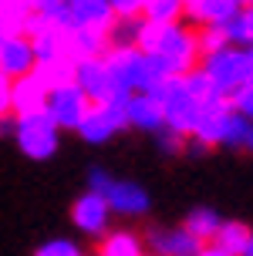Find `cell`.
I'll return each instance as SVG.
<instances>
[{
  "label": "cell",
  "instance_id": "cell-25",
  "mask_svg": "<svg viewBox=\"0 0 253 256\" xmlns=\"http://www.w3.org/2000/svg\"><path fill=\"white\" fill-rule=\"evenodd\" d=\"M155 142H159V152L162 155H182V148H186V135H179V132H172V128H162V132H155Z\"/></svg>",
  "mask_w": 253,
  "mask_h": 256
},
{
  "label": "cell",
  "instance_id": "cell-20",
  "mask_svg": "<svg viewBox=\"0 0 253 256\" xmlns=\"http://www.w3.org/2000/svg\"><path fill=\"white\" fill-rule=\"evenodd\" d=\"M27 17H31L27 0H0V34H24Z\"/></svg>",
  "mask_w": 253,
  "mask_h": 256
},
{
  "label": "cell",
  "instance_id": "cell-17",
  "mask_svg": "<svg viewBox=\"0 0 253 256\" xmlns=\"http://www.w3.org/2000/svg\"><path fill=\"white\" fill-rule=\"evenodd\" d=\"M182 226H186L199 243H213L216 232H219V226H223V216H219L216 209H209V206H199V209H192L189 216H186Z\"/></svg>",
  "mask_w": 253,
  "mask_h": 256
},
{
  "label": "cell",
  "instance_id": "cell-21",
  "mask_svg": "<svg viewBox=\"0 0 253 256\" xmlns=\"http://www.w3.org/2000/svg\"><path fill=\"white\" fill-rule=\"evenodd\" d=\"M246 128L250 122L236 112H229V118L223 122V132H219V145L216 148H243V142H246Z\"/></svg>",
  "mask_w": 253,
  "mask_h": 256
},
{
  "label": "cell",
  "instance_id": "cell-5",
  "mask_svg": "<svg viewBox=\"0 0 253 256\" xmlns=\"http://www.w3.org/2000/svg\"><path fill=\"white\" fill-rule=\"evenodd\" d=\"M125 102H128V94H118V98H108V102H101V104H91L85 122L78 125L81 142H88V145H105V142H112L118 132H125L128 128Z\"/></svg>",
  "mask_w": 253,
  "mask_h": 256
},
{
  "label": "cell",
  "instance_id": "cell-1",
  "mask_svg": "<svg viewBox=\"0 0 253 256\" xmlns=\"http://www.w3.org/2000/svg\"><path fill=\"white\" fill-rule=\"evenodd\" d=\"M88 192H95V196H101L108 202L112 216L139 219L152 209V196L145 186H139V182H132V179H115L112 172H105L101 166H91Z\"/></svg>",
  "mask_w": 253,
  "mask_h": 256
},
{
  "label": "cell",
  "instance_id": "cell-12",
  "mask_svg": "<svg viewBox=\"0 0 253 256\" xmlns=\"http://www.w3.org/2000/svg\"><path fill=\"white\" fill-rule=\"evenodd\" d=\"M115 20L108 0H71L68 4V30L91 27V30H108Z\"/></svg>",
  "mask_w": 253,
  "mask_h": 256
},
{
  "label": "cell",
  "instance_id": "cell-35",
  "mask_svg": "<svg viewBox=\"0 0 253 256\" xmlns=\"http://www.w3.org/2000/svg\"><path fill=\"white\" fill-rule=\"evenodd\" d=\"M189 4H196V0H182V7H189Z\"/></svg>",
  "mask_w": 253,
  "mask_h": 256
},
{
  "label": "cell",
  "instance_id": "cell-11",
  "mask_svg": "<svg viewBox=\"0 0 253 256\" xmlns=\"http://www.w3.org/2000/svg\"><path fill=\"white\" fill-rule=\"evenodd\" d=\"M125 122H128V128H135V132H149V135H155V132H162V128H165L162 108H159V102L152 98L149 91L128 94V102H125Z\"/></svg>",
  "mask_w": 253,
  "mask_h": 256
},
{
  "label": "cell",
  "instance_id": "cell-34",
  "mask_svg": "<svg viewBox=\"0 0 253 256\" xmlns=\"http://www.w3.org/2000/svg\"><path fill=\"white\" fill-rule=\"evenodd\" d=\"M246 54H250V68H253V44H250V48H246Z\"/></svg>",
  "mask_w": 253,
  "mask_h": 256
},
{
  "label": "cell",
  "instance_id": "cell-36",
  "mask_svg": "<svg viewBox=\"0 0 253 256\" xmlns=\"http://www.w3.org/2000/svg\"><path fill=\"white\" fill-rule=\"evenodd\" d=\"M142 256H152V253H142Z\"/></svg>",
  "mask_w": 253,
  "mask_h": 256
},
{
  "label": "cell",
  "instance_id": "cell-30",
  "mask_svg": "<svg viewBox=\"0 0 253 256\" xmlns=\"http://www.w3.org/2000/svg\"><path fill=\"white\" fill-rule=\"evenodd\" d=\"M243 148L253 152V122H250V128H246V142H243Z\"/></svg>",
  "mask_w": 253,
  "mask_h": 256
},
{
  "label": "cell",
  "instance_id": "cell-15",
  "mask_svg": "<svg viewBox=\"0 0 253 256\" xmlns=\"http://www.w3.org/2000/svg\"><path fill=\"white\" fill-rule=\"evenodd\" d=\"M108 51V30H91V27H75L68 30V58H105Z\"/></svg>",
  "mask_w": 253,
  "mask_h": 256
},
{
  "label": "cell",
  "instance_id": "cell-9",
  "mask_svg": "<svg viewBox=\"0 0 253 256\" xmlns=\"http://www.w3.org/2000/svg\"><path fill=\"white\" fill-rule=\"evenodd\" d=\"M38 68V58H34V48H31V38L27 34H0V71L7 78H24Z\"/></svg>",
  "mask_w": 253,
  "mask_h": 256
},
{
  "label": "cell",
  "instance_id": "cell-13",
  "mask_svg": "<svg viewBox=\"0 0 253 256\" xmlns=\"http://www.w3.org/2000/svg\"><path fill=\"white\" fill-rule=\"evenodd\" d=\"M240 14L236 0H196L186 7V24L192 27H223Z\"/></svg>",
  "mask_w": 253,
  "mask_h": 256
},
{
  "label": "cell",
  "instance_id": "cell-18",
  "mask_svg": "<svg viewBox=\"0 0 253 256\" xmlns=\"http://www.w3.org/2000/svg\"><path fill=\"white\" fill-rule=\"evenodd\" d=\"M250 226L246 222H240V219H223V226H219V232H216L213 243L219 246V250H226L229 256H240L243 246H246V240H250Z\"/></svg>",
  "mask_w": 253,
  "mask_h": 256
},
{
  "label": "cell",
  "instance_id": "cell-6",
  "mask_svg": "<svg viewBox=\"0 0 253 256\" xmlns=\"http://www.w3.org/2000/svg\"><path fill=\"white\" fill-rule=\"evenodd\" d=\"M88 94L78 88L75 81H68V84H58V88L48 91V104H44V112L51 115V122L64 132H78V125L85 122L88 115Z\"/></svg>",
  "mask_w": 253,
  "mask_h": 256
},
{
  "label": "cell",
  "instance_id": "cell-14",
  "mask_svg": "<svg viewBox=\"0 0 253 256\" xmlns=\"http://www.w3.org/2000/svg\"><path fill=\"white\" fill-rule=\"evenodd\" d=\"M44 104H48V84L34 71L14 81V118L38 115V112H44Z\"/></svg>",
  "mask_w": 253,
  "mask_h": 256
},
{
  "label": "cell",
  "instance_id": "cell-27",
  "mask_svg": "<svg viewBox=\"0 0 253 256\" xmlns=\"http://www.w3.org/2000/svg\"><path fill=\"white\" fill-rule=\"evenodd\" d=\"M108 7H112L115 17H142L145 0H108Z\"/></svg>",
  "mask_w": 253,
  "mask_h": 256
},
{
  "label": "cell",
  "instance_id": "cell-26",
  "mask_svg": "<svg viewBox=\"0 0 253 256\" xmlns=\"http://www.w3.org/2000/svg\"><path fill=\"white\" fill-rule=\"evenodd\" d=\"M14 115V78L0 71V118Z\"/></svg>",
  "mask_w": 253,
  "mask_h": 256
},
{
  "label": "cell",
  "instance_id": "cell-23",
  "mask_svg": "<svg viewBox=\"0 0 253 256\" xmlns=\"http://www.w3.org/2000/svg\"><path fill=\"white\" fill-rule=\"evenodd\" d=\"M229 108H233L236 115H243L246 122H253V81H246L243 88H236L229 94Z\"/></svg>",
  "mask_w": 253,
  "mask_h": 256
},
{
  "label": "cell",
  "instance_id": "cell-28",
  "mask_svg": "<svg viewBox=\"0 0 253 256\" xmlns=\"http://www.w3.org/2000/svg\"><path fill=\"white\" fill-rule=\"evenodd\" d=\"M196 256H229V253H226V250H219L216 243H206V246H202V250H199Z\"/></svg>",
  "mask_w": 253,
  "mask_h": 256
},
{
  "label": "cell",
  "instance_id": "cell-7",
  "mask_svg": "<svg viewBox=\"0 0 253 256\" xmlns=\"http://www.w3.org/2000/svg\"><path fill=\"white\" fill-rule=\"evenodd\" d=\"M75 84L88 94L91 104H101V102H108V98H118L105 58H81V61H75Z\"/></svg>",
  "mask_w": 253,
  "mask_h": 256
},
{
  "label": "cell",
  "instance_id": "cell-4",
  "mask_svg": "<svg viewBox=\"0 0 253 256\" xmlns=\"http://www.w3.org/2000/svg\"><path fill=\"white\" fill-rule=\"evenodd\" d=\"M14 142L17 148L34 158V162H44L51 155L58 152L61 145V128L51 122L48 112H38V115H21L14 118Z\"/></svg>",
  "mask_w": 253,
  "mask_h": 256
},
{
  "label": "cell",
  "instance_id": "cell-16",
  "mask_svg": "<svg viewBox=\"0 0 253 256\" xmlns=\"http://www.w3.org/2000/svg\"><path fill=\"white\" fill-rule=\"evenodd\" d=\"M145 243L128 230H108L98 240V256H142Z\"/></svg>",
  "mask_w": 253,
  "mask_h": 256
},
{
  "label": "cell",
  "instance_id": "cell-2",
  "mask_svg": "<svg viewBox=\"0 0 253 256\" xmlns=\"http://www.w3.org/2000/svg\"><path fill=\"white\" fill-rule=\"evenodd\" d=\"M199 71L206 74V81L213 84L216 94H223V98H229L236 88H243L246 81H253V68H250L246 48H233V44L199 58Z\"/></svg>",
  "mask_w": 253,
  "mask_h": 256
},
{
  "label": "cell",
  "instance_id": "cell-10",
  "mask_svg": "<svg viewBox=\"0 0 253 256\" xmlns=\"http://www.w3.org/2000/svg\"><path fill=\"white\" fill-rule=\"evenodd\" d=\"M71 222L78 226V232H85V236H105L108 232V222H112V209L108 202L95 196V192H85V196H78V202L71 206Z\"/></svg>",
  "mask_w": 253,
  "mask_h": 256
},
{
  "label": "cell",
  "instance_id": "cell-22",
  "mask_svg": "<svg viewBox=\"0 0 253 256\" xmlns=\"http://www.w3.org/2000/svg\"><path fill=\"white\" fill-rule=\"evenodd\" d=\"M27 7H31V14H41L51 24L68 30V0H27Z\"/></svg>",
  "mask_w": 253,
  "mask_h": 256
},
{
  "label": "cell",
  "instance_id": "cell-29",
  "mask_svg": "<svg viewBox=\"0 0 253 256\" xmlns=\"http://www.w3.org/2000/svg\"><path fill=\"white\" fill-rule=\"evenodd\" d=\"M0 135H14V115L0 118Z\"/></svg>",
  "mask_w": 253,
  "mask_h": 256
},
{
  "label": "cell",
  "instance_id": "cell-37",
  "mask_svg": "<svg viewBox=\"0 0 253 256\" xmlns=\"http://www.w3.org/2000/svg\"><path fill=\"white\" fill-rule=\"evenodd\" d=\"M68 4H71V0H68Z\"/></svg>",
  "mask_w": 253,
  "mask_h": 256
},
{
  "label": "cell",
  "instance_id": "cell-32",
  "mask_svg": "<svg viewBox=\"0 0 253 256\" xmlns=\"http://www.w3.org/2000/svg\"><path fill=\"white\" fill-rule=\"evenodd\" d=\"M240 256H253V232H250V240H246V246H243Z\"/></svg>",
  "mask_w": 253,
  "mask_h": 256
},
{
  "label": "cell",
  "instance_id": "cell-24",
  "mask_svg": "<svg viewBox=\"0 0 253 256\" xmlns=\"http://www.w3.org/2000/svg\"><path fill=\"white\" fill-rule=\"evenodd\" d=\"M34 256H85V253L75 240H48L44 246L34 250Z\"/></svg>",
  "mask_w": 253,
  "mask_h": 256
},
{
  "label": "cell",
  "instance_id": "cell-31",
  "mask_svg": "<svg viewBox=\"0 0 253 256\" xmlns=\"http://www.w3.org/2000/svg\"><path fill=\"white\" fill-rule=\"evenodd\" d=\"M243 17H246V27H250V40H253V7H250V10H243Z\"/></svg>",
  "mask_w": 253,
  "mask_h": 256
},
{
  "label": "cell",
  "instance_id": "cell-19",
  "mask_svg": "<svg viewBox=\"0 0 253 256\" xmlns=\"http://www.w3.org/2000/svg\"><path fill=\"white\" fill-rule=\"evenodd\" d=\"M142 17L149 24H159V27L179 24V20H186V7H182V0H145Z\"/></svg>",
  "mask_w": 253,
  "mask_h": 256
},
{
  "label": "cell",
  "instance_id": "cell-8",
  "mask_svg": "<svg viewBox=\"0 0 253 256\" xmlns=\"http://www.w3.org/2000/svg\"><path fill=\"white\" fill-rule=\"evenodd\" d=\"M145 246L152 250V256H196L206 243H199L186 226H155L145 236Z\"/></svg>",
  "mask_w": 253,
  "mask_h": 256
},
{
  "label": "cell",
  "instance_id": "cell-3",
  "mask_svg": "<svg viewBox=\"0 0 253 256\" xmlns=\"http://www.w3.org/2000/svg\"><path fill=\"white\" fill-rule=\"evenodd\" d=\"M149 94L155 98V102H159V108H162L165 128H172V132L186 135V138H189L192 132H196V125H199V108H202V102H196L189 91H186L182 78H165L162 84H155Z\"/></svg>",
  "mask_w": 253,
  "mask_h": 256
},
{
  "label": "cell",
  "instance_id": "cell-33",
  "mask_svg": "<svg viewBox=\"0 0 253 256\" xmlns=\"http://www.w3.org/2000/svg\"><path fill=\"white\" fill-rule=\"evenodd\" d=\"M236 4H240V10H250L253 7V0H236Z\"/></svg>",
  "mask_w": 253,
  "mask_h": 256
}]
</instances>
